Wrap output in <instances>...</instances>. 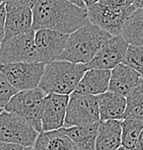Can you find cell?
<instances>
[{
  "mask_svg": "<svg viewBox=\"0 0 143 150\" xmlns=\"http://www.w3.org/2000/svg\"><path fill=\"white\" fill-rule=\"evenodd\" d=\"M127 47L128 44L121 35L112 37L85 66L87 69L112 70L118 64L123 63Z\"/></svg>",
  "mask_w": 143,
  "mask_h": 150,
  "instance_id": "8fae6325",
  "label": "cell"
},
{
  "mask_svg": "<svg viewBox=\"0 0 143 150\" xmlns=\"http://www.w3.org/2000/svg\"><path fill=\"white\" fill-rule=\"evenodd\" d=\"M2 110H3V109H0V112H1V111H2Z\"/></svg>",
  "mask_w": 143,
  "mask_h": 150,
  "instance_id": "e575fe53",
  "label": "cell"
},
{
  "mask_svg": "<svg viewBox=\"0 0 143 150\" xmlns=\"http://www.w3.org/2000/svg\"><path fill=\"white\" fill-rule=\"evenodd\" d=\"M5 15H6V9L5 4L2 2L0 4V45L2 44L4 39V23H5Z\"/></svg>",
  "mask_w": 143,
  "mask_h": 150,
  "instance_id": "4316f807",
  "label": "cell"
},
{
  "mask_svg": "<svg viewBox=\"0 0 143 150\" xmlns=\"http://www.w3.org/2000/svg\"><path fill=\"white\" fill-rule=\"evenodd\" d=\"M68 101L69 96L66 94H46L42 115V131H52L63 127Z\"/></svg>",
  "mask_w": 143,
  "mask_h": 150,
  "instance_id": "7c38bea8",
  "label": "cell"
},
{
  "mask_svg": "<svg viewBox=\"0 0 143 150\" xmlns=\"http://www.w3.org/2000/svg\"><path fill=\"white\" fill-rule=\"evenodd\" d=\"M111 38L110 34L87 21L83 25L68 35L64 50L57 60L86 64Z\"/></svg>",
  "mask_w": 143,
  "mask_h": 150,
  "instance_id": "7a4b0ae2",
  "label": "cell"
},
{
  "mask_svg": "<svg viewBox=\"0 0 143 150\" xmlns=\"http://www.w3.org/2000/svg\"><path fill=\"white\" fill-rule=\"evenodd\" d=\"M32 148L33 147L23 146V145L14 144V143L0 141V150H32Z\"/></svg>",
  "mask_w": 143,
  "mask_h": 150,
  "instance_id": "484cf974",
  "label": "cell"
},
{
  "mask_svg": "<svg viewBox=\"0 0 143 150\" xmlns=\"http://www.w3.org/2000/svg\"><path fill=\"white\" fill-rule=\"evenodd\" d=\"M100 121L123 120L126 109V98L107 90L98 96Z\"/></svg>",
  "mask_w": 143,
  "mask_h": 150,
  "instance_id": "e0dca14e",
  "label": "cell"
},
{
  "mask_svg": "<svg viewBox=\"0 0 143 150\" xmlns=\"http://www.w3.org/2000/svg\"><path fill=\"white\" fill-rule=\"evenodd\" d=\"M142 129L143 121L130 118L121 120V145L127 149H133Z\"/></svg>",
  "mask_w": 143,
  "mask_h": 150,
  "instance_id": "7402d4cb",
  "label": "cell"
},
{
  "mask_svg": "<svg viewBox=\"0 0 143 150\" xmlns=\"http://www.w3.org/2000/svg\"><path fill=\"white\" fill-rule=\"evenodd\" d=\"M134 1H135V0H133V4H134Z\"/></svg>",
  "mask_w": 143,
  "mask_h": 150,
  "instance_id": "d590c367",
  "label": "cell"
},
{
  "mask_svg": "<svg viewBox=\"0 0 143 150\" xmlns=\"http://www.w3.org/2000/svg\"><path fill=\"white\" fill-rule=\"evenodd\" d=\"M2 2H3V0H0V4H1V3H2Z\"/></svg>",
  "mask_w": 143,
  "mask_h": 150,
  "instance_id": "d6a6232c",
  "label": "cell"
},
{
  "mask_svg": "<svg viewBox=\"0 0 143 150\" xmlns=\"http://www.w3.org/2000/svg\"><path fill=\"white\" fill-rule=\"evenodd\" d=\"M45 64L40 62H16L0 64V72L17 91L39 86Z\"/></svg>",
  "mask_w": 143,
  "mask_h": 150,
  "instance_id": "52a82bcc",
  "label": "cell"
},
{
  "mask_svg": "<svg viewBox=\"0 0 143 150\" xmlns=\"http://www.w3.org/2000/svg\"><path fill=\"white\" fill-rule=\"evenodd\" d=\"M134 6L136 8H143V0H135L134 1Z\"/></svg>",
  "mask_w": 143,
  "mask_h": 150,
  "instance_id": "4dcf8cb0",
  "label": "cell"
},
{
  "mask_svg": "<svg viewBox=\"0 0 143 150\" xmlns=\"http://www.w3.org/2000/svg\"><path fill=\"white\" fill-rule=\"evenodd\" d=\"M141 78V75L129 65L120 63L111 70L108 90L126 98Z\"/></svg>",
  "mask_w": 143,
  "mask_h": 150,
  "instance_id": "9a60e30c",
  "label": "cell"
},
{
  "mask_svg": "<svg viewBox=\"0 0 143 150\" xmlns=\"http://www.w3.org/2000/svg\"><path fill=\"white\" fill-rule=\"evenodd\" d=\"M5 9L3 42L33 28V13L30 6L5 7Z\"/></svg>",
  "mask_w": 143,
  "mask_h": 150,
  "instance_id": "4fadbf2b",
  "label": "cell"
},
{
  "mask_svg": "<svg viewBox=\"0 0 143 150\" xmlns=\"http://www.w3.org/2000/svg\"><path fill=\"white\" fill-rule=\"evenodd\" d=\"M67 1L71 2L72 4H74V5L78 6V7L86 8V7H85V4H84V2H83V0H67Z\"/></svg>",
  "mask_w": 143,
  "mask_h": 150,
  "instance_id": "f1b7e54d",
  "label": "cell"
},
{
  "mask_svg": "<svg viewBox=\"0 0 143 150\" xmlns=\"http://www.w3.org/2000/svg\"><path fill=\"white\" fill-rule=\"evenodd\" d=\"M121 146V120L100 121L94 150H116Z\"/></svg>",
  "mask_w": 143,
  "mask_h": 150,
  "instance_id": "2e32d148",
  "label": "cell"
},
{
  "mask_svg": "<svg viewBox=\"0 0 143 150\" xmlns=\"http://www.w3.org/2000/svg\"><path fill=\"white\" fill-rule=\"evenodd\" d=\"M98 122L87 126L63 127V130L76 144L79 150H94Z\"/></svg>",
  "mask_w": 143,
  "mask_h": 150,
  "instance_id": "d6986e66",
  "label": "cell"
},
{
  "mask_svg": "<svg viewBox=\"0 0 143 150\" xmlns=\"http://www.w3.org/2000/svg\"><path fill=\"white\" fill-rule=\"evenodd\" d=\"M46 93L39 86L15 92L3 110L21 117L38 132H42V115Z\"/></svg>",
  "mask_w": 143,
  "mask_h": 150,
  "instance_id": "277c9868",
  "label": "cell"
},
{
  "mask_svg": "<svg viewBox=\"0 0 143 150\" xmlns=\"http://www.w3.org/2000/svg\"><path fill=\"white\" fill-rule=\"evenodd\" d=\"M121 36L128 45H143V8H136L127 17Z\"/></svg>",
  "mask_w": 143,
  "mask_h": 150,
  "instance_id": "ffe728a7",
  "label": "cell"
},
{
  "mask_svg": "<svg viewBox=\"0 0 143 150\" xmlns=\"http://www.w3.org/2000/svg\"><path fill=\"white\" fill-rule=\"evenodd\" d=\"M32 150H36V149H35V148H34V147H33V148H32Z\"/></svg>",
  "mask_w": 143,
  "mask_h": 150,
  "instance_id": "836d02e7",
  "label": "cell"
},
{
  "mask_svg": "<svg viewBox=\"0 0 143 150\" xmlns=\"http://www.w3.org/2000/svg\"><path fill=\"white\" fill-rule=\"evenodd\" d=\"M116 150H130V149H127V148H125V147H123L122 145H121V146L119 147L118 149H116Z\"/></svg>",
  "mask_w": 143,
  "mask_h": 150,
  "instance_id": "1f68e13d",
  "label": "cell"
},
{
  "mask_svg": "<svg viewBox=\"0 0 143 150\" xmlns=\"http://www.w3.org/2000/svg\"><path fill=\"white\" fill-rule=\"evenodd\" d=\"M142 79H143V77H142Z\"/></svg>",
  "mask_w": 143,
  "mask_h": 150,
  "instance_id": "8d00e7d4",
  "label": "cell"
},
{
  "mask_svg": "<svg viewBox=\"0 0 143 150\" xmlns=\"http://www.w3.org/2000/svg\"><path fill=\"white\" fill-rule=\"evenodd\" d=\"M68 35L49 28L35 30V50L37 62L47 64L57 60L64 50Z\"/></svg>",
  "mask_w": 143,
  "mask_h": 150,
  "instance_id": "30bf717a",
  "label": "cell"
},
{
  "mask_svg": "<svg viewBox=\"0 0 143 150\" xmlns=\"http://www.w3.org/2000/svg\"><path fill=\"white\" fill-rule=\"evenodd\" d=\"M132 150H143V129H142V131L140 132L139 137H138L135 145H134V148Z\"/></svg>",
  "mask_w": 143,
  "mask_h": 150,
  "instance_id": "83f0119b",
  "label": "cell"
},
{
  "mask_svg": "<svg viewBox=\"0 0 143 150\" xmlns=\"http://www.w3.org/2000/svg\"><path fill=\"white\" fill-rule=\"evenodd\" d=\"M143 121V79L141 78L135 87L126 96V109L124 118Z\"/></svg>",
  "mask_w": 143,
  "mask_h": 150,
  "instance_id": "44dd1931",
  "label": "cell"
},
{
  "mask_svg": "<svg viewBox=\"0 0 143 150\" xmlns=\"http://www.w3.org/2000/svg\"><path fill=\"white\" fill-rule=\"evenodd\" d=\"M98 0H83V2H84L85 4V7H89L91 5H92V4H94L96 2H98Z\"/></svg>",
  "mask_w": 143,
  "mask_h": 150,
  "instance_id": "f546056e",
  "label": "cell"
},
{
  "mask_svg": "<svg viewBox=\"0 0 143 150\" xmlns=\"http://www.w3.org/2000/svg\"><path fill=\"white\" fill-rule=\"evenodd\" d=\"M96 122H100L98 96H69L63 127H80Z\"/></svg>",
  "mask_w": 143,
  "mask_h": 150,
  "instance_id": "ba28073f",
  "label": "cell"
},
{
  "mask_svg": "<svg viewBox=\"0 0 143 150\" xmlns=\"http://www.w3.org/2000/svg\"><path fill=\"white\" fill-rule=\"evenodd\" d=\"M86 69L85 64L54 60L45 64L39 87L46 94L59 93L69 96Z\"/></svg>",
  "mask_w": 143,
  "mask_h": 150,
  "instance_id": "3957f363",
  "label": "cell"
},
{
  "mask_svg": "<svg viewBox=\"0 0 143 150\" xmlns=\"http://www.w3.org/2000/svg\"><path fill=\"white\" fill-rule=\"evenodd\" d=\"M111 70L86 69L77 85L69 96H98L104 93L109 87V79Z\"/></svg>",
  "mask_w": 143,
  "mask_h": 150,
  "instance_id": "5bb4252c",
  "label": "cell"
},
{
  "mask_svg": "<svg viewBox=\"0 0 143 150\" xmlns=\"http://www.w3.org/2000/svg\"><path fill=\"white\" fill-rule=\"evenodd\" d=\"M15 92H17V90L10 85L3 74L0 72V109H3Z\"/></svg>",
  "mask_w": 143,
  "mask_h": 150,
  "instance_id": "cb8c5ba5",
  "label": "cell"
},
{
  "mask_svg": "<svg viewBox=\"0 0 143 150\" xmlns=\"http://www.w3.org/2000/svg\"><path fill=\"white\" fill-rule=\"evenodd\" d=\"M16 62H37L33 28L0 45V64Z\"/></svg>",
  "mask_w": 143,
  "mask_h": 150,
  "instance_id": "9c48e42d",
  "label": "cell"
},
{
  "mask_svg": "<svg viewBox=\"0 0 143 150\" xmlns=\"http://www.w3.org/2000/svg\"><path fill=\"white\" fill-rule=\"evenodd\" d=\"M5 7H21V6H30L34 0H3Z\"/></svg>",
  "mask_w": 143,
  "mask_h": 150,
  "instance_id": "d4e9b609",
  "label": "cell"
},
{
  "mask_svg": "<svg viewBox=\"0 0 143 150\" xmlns=\"http://www.w3.org/2000/svg\"><path fill=\"white\" fill-rule=\"evenodd\" d=\"M135 9L134 6H117L98 1L87 7L86 11L91 23L115 37L121 35L125 21Z\"/></svg>",
  "mask_w": 143,
  "mask_h": 150,
  "instance_id": "5b68a950",
  "label": "cell"
},
{
  "mask_svg": "<svg viewBox=\"0 0 143 150\" xmlns=\"http://www.w3.org/2000/svg\"><path fill=\"white\" fill-rule=\"evenodd\" d=\"M32 13L34 30L49 28L69 35L88 21L86 8L67 0H34Z\"/></svg>",
  "mask_w": 143,
  "mask_h": 150,
  "instance_id": "6da1fadb",
  "label": "cell"
},
{
  "mask_svg": "<svg viewBox=\"0 0 143 150\" xmlns=\"http://www.w3.org/2000/svg\"><path fill=\"white\" fill-rule=\"evenodd\" d=\"M40 132L21 117L11 112H0V141L34 147Z\"/></svg>",
  "mask_w": 143,
  "mask_h": 150,
  "instance_id": "8992f818",
  "label": "cell"
},
{
  "mask_svg": "<svg viewBox=\"0 0 143 150\" xmlns=\"http://www.w3.org/2000/svg\"><path fill=\"white\" fill-rule=\"evenodd\" d=\"M36 150H79L63 130V127L52 131H42L36 139Z\"/></svg>",
  "mask_w": 143,
  "mask_h": 150,
  "instance_id": "ac0fdd59",
  "label": "cell"
},
{
  "mask_svg": "<svg viewBox=\"0 0 143 150\" xmlns=\"http://www.w3.org/2000/svg\"><path fill=\"white\" fill-rule=\"evenodd\" d=\"M123 63L129 65L143 77V45H128Z\"/></svg>",
  "mask_w": 143,
  "mask_h": 150,
  "instance_id": "603a6c76",
  "label": "cell"
}]
</instances>
